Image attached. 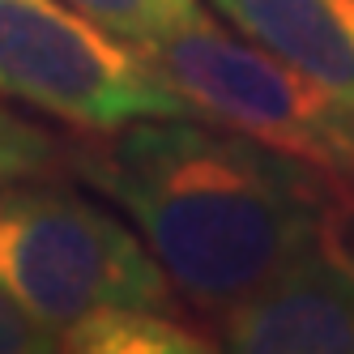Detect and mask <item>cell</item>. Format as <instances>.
Instances as JSON below:
<instances>
[{
  "label": "cell",
  "mask_w": 354,
  "mask_h": 354,
  "mask_svg": "<svg viewBox=\"0 0 354 354\" xmlns=\"http://www.w3.org/2000/svg\"><path fill=\"white\" fill-rule=\"evenodd\" d=\"M73 171L133 218L188 308L218 316L337 226L346 184L226 124L137 120L73 149Z\"/></svg>",
  "instance_id": "obj_1"
},
{
  "label": "cell",
  "mask_w": 354,
  "mask_h": 354,
  "mask_svg": "<svg viewBox=\"0 0 354 354\" xmlns=\"http://www.w3.org/2000/svg\"><path fill=\"white\" fill-rule=\"evenodd\" d=\"M0 290L64 328L111 303L175 312V286L129 226L52 180L0 184Z\"/></svg>",
  "instance_id": "obj_2"
},
{
  "label": "cell",
  "mask_w": 354,
  "mask_h": 354,
  "mask_svg": "<svg viewBox=\"0 0 354 354\" xmlns=\"http://www.w3.org/2000/svg\"><path fill=\"white\" fill-rule=\"evenodd\" d=\"M0 98L94 137L137 120L196 115L137 43L64 0H0Z\"/></svg>",
  "instance_id": "obj_3"
},
{
  "label": "cell",
  "mask_w": 354,
  "mask_h": 354,
  "mask_svg": "<svg viewBox=\"0 0 354 354\" xmlns=\"http://www.w3.org/2000/svg\"><path fill=\"white\" fill-rule=\"evenodd\" d=\"M141 52L196 115L328 171L346 192L354 188V107L282 56L226 35L214 17L145 43Z\"/></svg>",
  "instance_id": "obj_4"
},
{
  "label": "cell",
  "mask_w": 354,
  "mask_h": 354,
  "mask_svg": "<svg viewBox=\"0 0 354 354\" xmlns=\"http://www.w3.org/2000/svg\"><path fill=\"white\" fill-rule=\"evenodd\" d=\"M214 337L235 354H354V252L337 226L218 312Z\"/></svg>",
  "instance_id": "obj_5"
},
{
  "label": "cell",
  "mask_w": 354,
  "mask_h": 354,
  "mask_svg": "<svg viewBox=\"0 0 354 354\" xmlns=\"http://www.w3.org/2000/svg\"><path fill=\"white\" fill-rule=\"evenodd\" d=\"M231 26L354 107V0H209Z\"/></svg>",
  "instance_id": "obj_6"
},
{
  "label": "cell",
  "mask_w": 354,
  "mask_h": 354,
  "mask_svg": "<svg viewBox=\"0 0 354 354\" xmlns=\"http://www.w3.org/2000/svg\"><path fill=\"white\" fill-rule=\"evenodd\" d=\"M209 342L201 328L175 320L162 308H137V303H111L77 316L64 333L60 350L77 354H205Z\"/></svg>",
  "instance_id": "obj_7"
},
{
  "label": "cell",
  "mask_w": 354,
  "mask_h": 354,
  "mask_svg": "<svg viewBox=\"0 0 354 354\" xmlns=\"http://www.w3.org/2000/svg\"><path fill=\"white\" fill-rule=\"evenodd\" d=\"M64 5H73L90 21H98L103 30L129 39L137 47L180 35L196 26L201 17H209L201 9V0H64Z\"/></svg>",
  "instance_id": "obj_8"
},
{
  "label": "cell",
  "mask_w": 354,
  "mask_h": 354,
  "mask_svg": "<svg viewBox=\"0 0 354 354\" xmlns=\"http://www.w3.org/2000/svg\"><path fill=\"white\" fill-rule=\"evenodd\" d=\"M64 167H73V145H60L43 124L0 103V184L52 180Z\"/></svg>",
  "instance_id": "obj_9"
},
{
  "label": "cell",
  "mask_w": 354,
  "mask_h": 354,
  "mask_svg": "<svg viewBox=\"0 0 354 354\" xmlns=\"http://www.w3.org/2000/svg\"><path fill=\"white\" fill-rule=\"evenodd\" d=\"M52 350H60V337L47 324H39L9 290H0V354H52Z\"/></svg>",
  "instance_id": "obj_10"
},
{
  "label": "cell",
  "mask_w": 354,
  "mask_h": 354,
  "mask_svg": "<svg viewBox=\"0 0 354 354\" xmlns=\"http://www.w3.org/2000/svg\"><path fill=\"white\" fill-rule=\"evenodd\" d=\"M337 235L346 239V248L354 252V188L346 196V205H342V218H337Z\"/></svg>",
  "instance_id": "obj_11"
}]
</instances>
